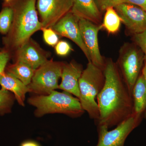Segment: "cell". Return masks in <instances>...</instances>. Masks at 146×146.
I'll list each match as a JSON object with an SVG mask.
<instances>
[{
    "mask_svg": "<svg viewBox=\"0 0 146 146\" xmlns=\"http://www.w3.org/2000/svg\"><path fill=\"white\" fill-rule=\"evenodd\" d=\"M131 34H139L146 31V11L140 7L123 3L114 7Z\"/></svg>",
    "mask_w": 146,
    "mask_h": 146,
    "instance_id": "cell-10",
    "label": "cell"
},
{
    "mask_svg": "<svg viewBox=\"0 0 146 146\" xmlns=\"http://www.w3.org/2000/svg\"><path fill=\"white\" fill-rule=\"evenodd\" d=\"M36 0H11L7 4L12 8L13 18L10 29L3 38L2 49L11 55L41 30L42 26L38 16Z\"/></svg>",
    "mask_w": 146,
    "mask_h": 146,
    "instance_id": "cell-2",
    "label": "cell"
},
{
    "mask_svg": "<svg viewBox=\"0 0 146 146\" xmlns=\"http://www.w3.org/2000/svg\"><path fill=\"white\" fill-rule=\"evenodd\" d=\"M14 96L9 91L2 89L0 90V115L10 112L14 100Z\"/></svg>",
    "mask_w": 146,
    "mask_h": 146,
    "instance_id": "cell-20",
    "label": "cell"
},
{
    "mask_svg": "<svg viewBox=\"0 0 146 146\" xmlns=\"http://www.w3.org/2000/svg\"><path fill=\"white\" fill-rule=\"evenodd\" d=\"M13 18L12 8L7 4L4 3L0 12V33L6 35L10 29Z\"/></svg>",
    "mask_w": 146,
    "mask_h": 146,
    "instance_id": "cell-19",
    "label": "cell"
},
{
    "mask_svg": "<svg viewBox=\"0 0 146 146\" xmlns=\"http://www.w3.org/2000/svg\"><path fill=\"white\" fill-rule=\"evenodd\" d=\"M121 23V19L114 7H109L106 10L102 25L103 28L105 29L108 33H117L119 30Z\"/></svg>",
    "mask_w": 146,
    "mask_h": 146,
    "instance_id": "cell-18",
    "label": "cell"
},
{
    "mask_svg": "<svg viewBox=\"0 0 146 146\" xmlns=\"http://www.w3.org/2000/svg\"><path fill=\"white\" fill-rule=\"evenodd\" d=\"M35 70L25 63L21 62H15L5 68L6 72L13 75L27 86L31 82Z\"/></svg>",
    "mask_w": 146,
    "mask_h": 146,
    "instance_id": "cell-17",
    "label": "cell"
},
{
    "mask_svg": "<svg viewBox=\"0 0 146 146\" xmlns=\"http://www.w3.org/2000/svg\"><path fill=\"white\" fill-rule=\"evenodd\" d=\"M105 81L104 71L91 62H88L79 80L82 107L90 117L96 122L99 118L100 112L96 98L103 88Z\"/></svg>",
    "mask_w": 146,
    "mask_h": 146,
    "instance_id": "cell-4",
    "label": "cell"
},
{
    "mask_svg": "<svg viewBox=\"0 0 146 146\" xmlns=\"http://www.w3.org/2000/svg\"><path fill=\"white\" fill-rule=\"evenodd\" d=\"M65 64L64 62L51 59L36 69L31 82L27 86L29 92L48 95L55 89H58V80Z\"/></svg>",
    "mask_w": 146,
    "mask_h": 146,
    "instance_id": "cell-6",
    "label": "cell"
},
{
    "mask_svg": "<svg viewBox=\"0 0 146 146\" xmlns=\"http://www.w3.org/2000/svg\"><path fill=\"white\" fill-rule=\"evenodd\" d=\"M0 85L2 89L13 93L19 104L24 105L26 94L29 92L27 86L5 71L4 74L0 77Z\"/></svg>",
    "mask_w": 146,
    "mask_h": 146,
    "instance_id": "cell-15",
    "label": "cell"
},
{
    "mask_svg": "<svg viewBox=\"0 0 146 146\" xmlns=\"http://www.w3.org/2000/svg\"><path fill=\"white\" fill-rule=\"evenodd\" d=\"M133 113L142 117L146 109V82L141 72L133 87L132 92Z\"/></svg>",
    "mask_w": 146,
    "mask_h": 146,
    "instance_id": "cell-16",
    "label": "cell"
},
{
    "mask_svg": "<svg viewBox=\"0 0 146 146\" xmlns=\"http://www.w3.org/2000/svg\"><path fill=\"white\" fill-rule=\"evenodd\" d=\"M104 86L97 97L100 116L98 126L111 128L133 114L132 96L122 78L117 63L106 60Z\"/></svg>",
    "mask_w": 146,
    "mask_h": 146,
    "instance_id": "cell-1",
    "label": "cell"
},
{
    "mask_svg": "<svg viewBox=\"0 0 146 146\" xmlns=\"http://www.w3.org/2000/svg\"><path fill=\"white\" fill-rule=\"evenodd\" d=\"M72 0H36V7L42 28H52L72 10Z\"/></svg>",
    "mask_w": 146,
    "mask_h": 146,
    "instance_id": "cell-8",
    "label": "cell"
},
{
    "mask_svg": "<svg viewBox=\"0 0 146 146\" xmlns=\"http://www.w3.org/2000/svg\"><path fill=\"white\" fill-rule=\"evenodd\" d=\"M11 56L10 54L6 51L2 49L0 52V68L6 67Z\"/></svg>",
    "mask_w": 146,
    "mask_h": 146,
    "instance_id": "cell-25",
    "label": "cell"
},
{
    "mask_svg": "<svg viewBox=\"0 0 146 146\" xmlns=\"http://www.w3.org/2000/svg\"><path fill=\"white\" fill-rule=\"evenodd\" d=\"M44 41L49 46H55L59 42V38L56 33L52 28H42Z\"/></svg>",
    "mask_w": 146,
    "mask_h": 146,
    "instance_id": "cell-21",
    "label": "cell"
},
{
    "mask_svg": "<svg viewBox=\"0 0 146 146\" xmlns=\"http://www.w3.org/2000/svg\"><path fill=\"white\" fill-rule=\"evenodd\" d=\"M29 104L36 107L35 114L41 117L50 113H62L76 117L84 113L78 98H74L66 91H53L48 95L31 97L28 100Z\"/></svg>",
    "mask_w": 146,
    "mask_h": 146,
    "instance_id": "cell-3",
    "label": "cell"
},
{
    "mask_svg": "<svg viewBox=\"0 0 146 146\" xmlns=\"http://www.w3.org/2000/svg\"><path fill=\"white\" fill-rule=\"evenodd\" d=\"M2 50V49L1 48H0V52H1Z\"/></svg>",
    "mask_w": 146,
    "mask_h": 146,
    "instance_id": "cell-31",
    "label": "cell"
},
{
    "mask_svg": "<svg viewBox=\"0 0 146 146\" xmlns=\"http://www.w3.org/2000/svg\"><path fill=\"white\" fill-rule=\"evenodd\" d=\"M5 2H4L8 3H9V2H10L11 0H4Z\"/></svg>",
    "mask_w": 146,
    "mask_h": 146,
    "instance_id": "cell-30",
    "label": "cell"
},
{
    "mask_svg": "<svg viewBox=\"0 0 146 146\" xmlns=\"http://www.w3.org/2000/svg\"><path fill=\"white\" fill-rule=\"evenodd\" d=\"M83 71L82 65L75 61L65 63L61 76L62 80L58 85V89L74 95L79 99V80Z\"/></svg>",
    "mask_w": 146,
    "mask_h": 146,
    "instance_id": "cell-13",
    "label": "cell"
},
{
    "mask_svg": "<svg viewBox=\"0 0 146 146\" xmlns=\"http://www.w3.org/2000/svg\"><path fill=\"white\" fill-rule=\"evenodd\" d=\"M5 67L0 68V77L5 72Z\"/></svg>",
    "mask_w": 146,
    "mask_h": 146,
    "instance_id": "cell-29",
    "label": "cell"
},
{
    "mask_svg": "<svg viewBox=\"0 0 146 146\" xmlns=\"http://www.w3.org/2000/svg\"><path fill=\"white\" fill-rule=\"evenodd\" d=\"M125 3L138 6L146 11V0H125Z\"/></svg>",
    "mask_w": 146,
    "mask_h": 146,
    "instance_id": "cell-26",
    "label": "cell"
},
{
    "mask_svg": "<svg viewBox=\"0 0 146 146\" xmlns=\"http://www.w3.org/2000/svg\"><path fill=\"white\" fill-rule=\"evenodd\" d=\"M142 117L133 115L112 130L105 125L98 126V141L96 146H124L127 136L141 123Z\"/></svg>",
    "mask_w": 146,
    "mask_h": 146,
    "instance_id": "cell-7",
    "label": "cell"
},
{
    "mask_svg": "<svg viewBox=\"0 0 146 146\" xmlns=\"http://www.w3.org/2000/svg\"><path fill=\"white\" fill-rule=\"evenodd\" d=\"M144 61L143 53L135 43H125L120 48L116 63L131 95L133 86L142 71Z\"/></svg>",
    "mask_w": 146,
    "mask_h": 146,
    "instance_id": "cell-5",
    "label": "cell"
},
{
    "mask_svg": "<svg viewBox=\"0 0 146 146\" xmlns=\"http://www.w3.org/2000/svg\"><path fill=\"white\" fill-rule=\"evenodd\" d=\"M97 6L101 11H106L109 7H115L125 3V0H95Z\"/></svg>",
    "mask_w": 146,
    "mask_h": 146,
    "instance_id": "cell-23",
    "label": "cell"
},
{
    "mask_svg": "<svg viewBox=\"0 0 146 146\" xmlns=\"http://www.w3.org/2000/svg\"><path fill=\"white\" fill-rule=\"evenodd\" d=\"M134 43L140 48L143 53L145 60L146 61V31L133 35Z\"/></svg>",
    "mask_w": 146,
    "mask_h": 146,
    "instance_id": "cell-24",
    "label": "cell"
},
{
    "mask_svg": "<svg viewBox=\"0 0 146 146\" xmlns=\"http://www.w3.org/2000/svg\"><path fill=\"white\" fill-rule=\"evenodd\" d=\"M141 72L143 74V75L144 76V78H145L146 82V61H145V60L144 61V65L143 68H142ZM145 117L146 119V109L145 112Z\"/></svg>",
    "mask_w": 146,
    "mask_h": 146,
    "instance_id": "cell-28",
    "label": "cell"
},
{
    "mask_svg": "<svg viewBox=\"0 0 146 146\" xmlns=\"http://www.w3.org/2000/svg\"><path fill=\"white\" fill-rule=\"evenodd\" d=\"M79 18L69 11L52 27L58 35L67 37L78 46L85 56L88 62H91L87 50L84 44L79 25Z\"/></svg>",
    "mask_w": 146,
    "mask_h": 146,
    "instance_id": "cell-11",
    "label": "cell"
},
{
    "mask_svg": "<svg viewBox=\"0 0 146 146\" xmlns=\"http://www.w3.org/2000/svg\"><path fill=\"white\" fill-rule=\"evenodd\" d=\"M72 1L73 6L71 11L77 17L96 25H102L101 12L95 0Z\"/></svg>",
    "mask_w": 146,
    "mask_h": 146,
    "instance_id": "cell-14",
    "label": "cell"
},
{
    "mask_svg": "<svg viewBox=\"0 0 146 146\" xmlns=\"http://www.w3.org/2000/svg\"><path fill=\"white\" fill-rule=\"evenodd\" d=\"M20 146H40L38 143L32 141H28L24 142Z\"/></svg>",
    "mask_w": 146,
    "mask_h": 146,
    "instance_id": "cell-27",
    "label": "cell"
},
{
    "mask_svg": "<svg viewBox=\"0 0 146 146\" xmlns=\"http://www.w3.org/2000/svg\"><path fill=\"white\" fill-rule=\"evenodd\" d=\"M55 50L58 55L65 56L72 51V48L68 42L61 40L55 46Z\"/></svg>",
    "mask_w": 146,
    "mask_h": 146,
    "instance_id": "cell-22",
    "label": "cell"
},
{
    "mask_svg": "<svg viewBox=\"0 0 146 146\" xmlns=\"http://www.w3.org/2000/svg\"><path fill=\"white\" fill-rule=\"evenodd\" d=\"M15 62L25 63L34 70L48 61V52L42 49L35 41L30 38L14 52Z\"/></svg>",
    "mask_w": 146,
    "mask_h": 146,
    "instance_id": "cell-12",
    "label": "cell"
},
{
    "mask_svg": "<svg viewBox=\"0 0 146 146\" xmlns=\"http://www.w3.org/2000/svg\"><path fill=\"white\" fill-rule=\"evenodd\" d=\"M79 25L84 44L89 53L91 63L104 71L106 60L100 52L98 39V34L103 29L102 26L82 19H79Z\"/></svg>",
    "mask_w": 146,
    "mask_h": 146,
    "instance_id": "cell-9",
    "label": "cell"
}]
</instances>
